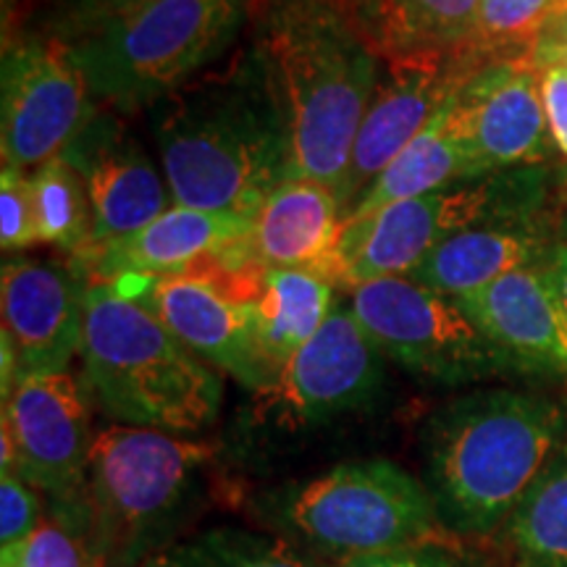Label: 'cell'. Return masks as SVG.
<instances>
[{"label":"cell","mask_w":567,"mask_h":567,"mask_svg":"<svg viewBox=\"0 0 567 567\" xmlns=\"http://www.w3.org/2000/svg\"><path fill=\"white\" fill-rule=\"evenodd\" d=\"M250 53L279 111L289 179L339 197L381 59L344 0H252Z\"/></svg>","instance_id":"obj_1"},{"label":"cell","mask_w":567,"mask_h":567,"mask_svg":"<svg viewBox=\"0 0 567 567\" xmlns=\"http://www.w3.org/2000/svg\"><path fill=\"white\" fill-rule=\"evenodd\" d=\"M161 168L176 205L255 218L289 179V151L252 53L153 105Z\"/></svg>","instance_id":"obj_2"},{"label":"cell","mask_w":567,"mask_h":567,"mask_svg":"<svg viewBox=\"0 0 567 567\" xmlns=\"http://www.w3.org/2000/svg\"><path fill=\"white\" fill-rule=\"evenodd\" d=\"M565 439V408L544 394L481 389L439 408L423 425L421 457L446 534L505 526Z\"/></svg>","instance_id":"obj_3"},{"label":"cell","mask_w":567,"mask_h":567,"mask_svg":"<svg viewBox=\"0 0 567 567\" xmlns=\"http://www.w3.org/2000/svg\"><path fill=\"white\" fill-rule=\"evenodd\" d=\"M80 354L92 402L122 425L193 434L221 408V379L111 284L87 281Z\"/></svg>","instance_id":"obj_4"},{"label":"cell","mask_w":567,"mask_h":567,"mask_svg":"<svg viewBox=\"0 0 567 567\" xmlns=\"http://www.w3.org/2000/svg\"><path fill=\"white\" fill-rule=\"evenodd\" d=\"M210 444L137 425H105L87 467L90 544L101 567H142L174 544L193 509Z\"/></svg>","instance_id":"obj_5"},{"label":"cell","mask_w":567,"mask_h":567,"mask_svg":"<svg viewBox=\"0 0 567 567\" xmlns=\"http://www.w3.org/2000/svg\"><path fill=\"white\" fill-rule=\"evenodd\" d=\"M250 9L252 0H145L66 45L95 101L137 111L226 53Z\"/></svg>","instance_id":"obj_6"},{"label":"cell","mask_w":567,"mask_h":567,"mask_svg":"<svg viewBox=\"0 0 567 567\" xmlns=\"http://www.w3.org/2000/svg\"><path fill=\"white\" fill-rule=\"evenodd\" d=\"M266 520L289 544L326 557L446 542L423 481L389 460L344 463L268 496Z\"/></svg>","instance_id":"obj_7"},{"label":"cell","mask_w":567,"mask_h":567,"mask_svg":"<svg viewBox=\"0 0 567 567\" xmlns=\"http://www.w3.org/2000/svg\"><path fill=\"white\" fill-rule=\"evenodd\" d=\"M547 200V172L538 166L488 174L457 187L413 197L342 224L337 287L408 276L439 243L484 224L538 218Z\"/></svg>","instance_id":"obj_8"},{"label":"cell","mask_w":567,"mask_h":567,"mask_svg":"<svg viewBox=\"0 0 567 567\" xmlns=\"http://www.w3.org/2000/svg\"><path fill=\"white\" fill-rule=\"evenodd\" d=\"M350 310L375 347L417 379L444 386L515 373L455 297L389 276L350 289Z\"/></svg>","instance_id":"obj_9"},{"label":"cell","mask_w":567,"mask_h":567,"mask_svg":"<svg viewBox=\"0 0 567 567\" xmlns=\"http://www.w3.org/2000/svg\"><path fill=\"white\" fill-rule=\"evenodd\" d=\"M95 118L90 84L66 42L24 32L6 38L0 63L3 166L40 168Z\"/></svg>","instance_id":"obj_10"},{"label":"cell","mask_w":567,"mask_h":567,"mask_svg":"<svg viewBox=\"0 0 567 567\" xmlns=\"http://www.w3.org/2000/svg\"><path fill=\"white\" fill-rule=\"evenodd\" d=\"M17 444V476L51 499V513L90 526L87 467L90 413L82 386L69 373L27 375L3 402V421Z\"/></svg>","instance_id":"obj_11"},{"label":"cell","mask_w":567,"mask_h":567,"mask_svg":"<svg viewBox=\"0 0 567 567\" xmlns=\"http://www.w3.org/2000/svg\"><path fill=\"white\" fill-rule=\"evenodd\" d=\"M384 384V352L350 310L337 302L318 334L260 389L258 413L284 425H316L368 408Z\"/></svg>","instance_id":"obj_12"},{"label":"cell","mask_w":567,"mask_h":567,"mask_svg":"<svg viewBox=\"0 0 567 567\" xmlns=\"http://www.w3.org/2000/svg\"><path fill=\"white\" fill-rule=\"evenodd\" d=\"M452 130L467 163V179L538 166L549 155L542 69L534 61L481 66L450 103Z\"/></svg>","instance_id":"obj_13"},{"label":"cell","mask_w":567,"mask_h":567,"mask_svg":"<svg viewBox=\"0 0 567 567\" xmlns=\"http://www.w3.org/2000/svg\"><path fill=\"white\" fill-rule=\"evenodd\" d=\"M481 66L486 63H481L471 51L384 61V71L354 137L350 168L339 189L342 221L365 189L379 179V174Z\"/></svg>","instance_id":"obj_14"},{"label":"cell","mask_w":567,"mask_h":567,"mask_svg":"<svg viewBox=\"0 0 567 567\" xmlns=\"http://www.w3.org/2000/svg\"><path fill=\"white\" fill-rule=\"evenodd\" d=\"M111 287L151 310L184 347L239 384L252 392L274 384L276 375L255 339L250 305L229 300L205 276L187 271L161 279H118Z\"/></svg>","instance_id":"obj_15"},{"label":"cell","mask_w":567,"mask_h":567,"mask_svg":"<svg viewBox=\"0 0 567 567\" xmlns=\"http://www.w3.org/2000/svg\"><path fill=\"white\" fill-rule=\"evenodd\" d=\"M84 289L76 268L11 258L0 271L3 334L27 375L66 373L84 339Z\"/></svg>","instance_id":"obj_16"},{"label":"cell","mask_w":567,"mask_h":567,"mask_svg":"<svg viewBox=\"0 0 567 567\" xmlns=\"http://www.w3.org/2000/svg\"><path fill=\"white\" fill-rule=\"evenodd\" d=\"M455 300L515 373L567 379V313L549 260Z\"/></svg>","instance_id":"obj_17"},{"label":"cell","mask_w":567,"mask_h":567,"mask_svg":"<svg viewBox=\"0 0 567 567\" xmlns=\"http://www.w3.org/2000/svg\"><path fill=\"white\" fill-rule=\"evenodd\" d=\"M82 174L92 210L90 247L140 231L168 210L166 176L113 116H95L63 153Z\"/></svg>","instance_id":"obj_18"},{"label":"cell","mask_w":567,"mask_h":567,"mask_svg":"<svg viewBox=\"0 0 567 567\" xmlns=\"http://www.w3.org/2000/svg\"><path fill=\"white\" fill-rule=\"evenodd\" d=\"M250 229L252 218L237 213L174 205L140 231L71 255V268H76L87 281L101 284L161 279V276L189 271L205 255L247 237Z\"/></svg>","instance_id":"obj_19"},{"label":"cell","mask_w":567,"mask_h":567,"mask_svg":"<svg viewBox=\"0 0 567 567\" xmlns=\"http://www.w3.org/2000/svg\"><path fill=\"white\" fill-rule=\"evenodd\" d=\"M342 205L331 187L313 179H284L260 205L247 250L264 268H300L337 284V243Z\"/></svg>","instance_id":"obj_20"},{"label":"cell","mask_w":567,"mask_h":567,"mask_svg":"<svg viewBox=\"0 0 567 567\" xmlns=\"http://www.w3.org/2000/svg\"><path fill=\"white\" fill-rule=\"evenodd\" d=\"M555 247L542 218L473 226L423 255L408 279L439 295L465 297L517 268L547 264Z\"/></svg>","instance_id":"obj_21"},{"label":"cell","mask_w":567,"mask_h":567,"mask_svg":"<svg viewBox=\"0 0 567 567\" xmlns=\"http://www.w3.org/2000/svg\"><path fill=\"white\" fill-rule=\"evenodd\" d=\"M381 61L460 55L476 38L481 0H344Z\"/></svg>","instance_id":"obj_22"},{"label":"cell","mask_w":567,"mask_h":567,"mask_svg":"<svg viewBox=\"0 0 567 567\" xmlns=\"http://www.w3.org/2000/svg\"><path fill=\"white\" fill-rule=\"evenodd\" d=\"M337 284L300 268H268L264 292L250 305L258 350L274 375L308 344L334 310ZM276 381V379H274Z\"/></svg>","instance_id":"obj_23"},{"label":"cell","mask_w":567,"mask_h":567,"mask_svg":"<svg viewBox=\"0 0 567 567\" xmlns=\"http://www.w3.org/2000/svg\"><path fill=\"white\" fill-rule=\"evenodd\" d=\"M452 97L439 109L436 116L423 126V132L410 142L405 151L379 174V179L347 213L344 221L363 218L368 213L386 208V205L439 193V189L452 187L455 182H467V163L450 118Z\"/></svg>","instance_id":"obj_24"},{"label":"cell","mask_w":567,"mask_h":567,"mask_svg":"<svg viewBox=\"0 0 567 567\" xmlns=\"http://www.w3.org/2000/svg\"><path fill=\"white\" fill-rule=\"evenodd\" d=\"M509 567H567V439L502 526Z\"/></svg>","instance_id":"obj_25"},{"label":"cell","mask_w":567,"mask_h":567,"mask_svg":"<svg viewBox=\"0 0 567 567\" xmlns=\"http://www.w3.org/2000/svg\"><path fill=\"white\" fill-rule=\"evenodd\" d=\"M142 567H313L281 536L237 526L200 530L168 544Z\"/></svg>","instance_id":"obj_26"},{"label":"cell","mask_w":567,"mask_h":567,"mask_svg":"<svg viewBox=\"0 0 567 567\" xmlns=\"http://www.w3.org/2000/svg\"><path fill=\"white\" fill-rule=\"evenodd\" d=\"M32 193L38 205L40 245H55L71 255L87 250L92 210L82 174L59 155L34 168Z\"/></svg>","instance_id":"obj_27"},{"label":"cell","mask_w":567,"mask_h":567,"mask_svg":"<svg viewBox=\"0 0 567 567\" xmlns=\"http://www.w3.org/2000/svg\"><path fill=\"white\" fill-rule=\"evenodd\" d=\"M563 0H481L471 53L481 63L534 61Z\"/></svg>","instance_id":"obj_28"},{"label":"cell","mask_w":567,"mask_h":567,"mask_svg":"<svg viewBox=\"0 0 567 567\" xmlns=\"http://www.w3.org/2000/svg\"><path fill=\"white\" fill-rule=\"evenodd\" d=\"M0 567H101V563L90 544V528L51 513L32 536L0 551Z\"/></svg>","instance_id":"obj_29"},{"label":"cell","mask_w":567,"mask_h":567,"mask_svg":"<svg viewBox=\"0 0 567 567\" xmlns=\"http://www.w3.org/2000/svg\"><path fill=\"white\" fill-rule=\"evenodd\" d=\"M145 0H30V24L38 34L74 42L124 17Z\"/></svg>","instance_id":"obj_30"},{"label":"cell","mask_w":567,"mask_h":567,"mask_svg":"<svg viewBox=\"0 0 567 567\" xmlns=\"http://www.w3.org/2000/svg\"><path fill=\"white\" fill-rule=\"evenodd\" d=\"M0 245L6 252L40 245L32 176L24 168L3 166L0 174Z\"/></svg>","instance_id":"obj_31"},{"label":"cell","mask_w":567,"mask_h":567,"mask_svg":"<svg viewBox=\"0 0 567 567\" xmlns=\"http://www.w3.org/2000/svg\"><path fill=\"white\" fill-rule=\"evenodd\" d=\"M42 523L40 492L19 476H0V551L13 549Z\"/></svg>","instance_id":"obj_32"},{"label":"cell","mask_w":567,"mask_h":567,"mask_svg":"<svg viewBox=\"0 0 567 567\" xmlns=\"http://www.w3.org/2000/svg\"><path fill=\"white\" fill-rule=\"evenodd\" d=\"M334 567H478L465 551L450 547L446 542H423L413 547H400L373 555H358Z\"/></svg>","instance_id":"obj_33"},{"label":"cell","mask_w":567,"mask_h":567,"mask_svg":"<svg viewBox=\"0 0 567 567\" xmlns=\"http://www.w3.org/2000/svg\"><path fill=\"white\" fill-rule=\"evenodd\" d=\"M538 69H542V101L547 111L551 145L567 158V66L565 63H547Z\"/></svg>","instance_id":"obj_34"},{"label":"cell","mask_w":567,"mask_h":567,"mask_svg":"<svg viewBox=\"0 0 567 567\" xmlns=\"http://www.w3.org/2000/svg\"><path fill=\"white\" fill-rule=\"evenodd\" d=\"M549 266H551V274H555L559 297H563L565 313H567V245L563 243V239H559L555 252H551Z\"/></svg>","instance_id":"obj_35"},{"label":"cell","mask_w":567,"mask_h":567,"mask_svg":"<svg viewBox=\"0 0 567 567\" xmlns=\"http://www.w3.org/2000/svg\"><path fill=\"white\" fill-rule=\"evenodd\" d=\"M542 42H551V45H567V0L559 3L555 19L549 21Z\"/></svg>","instance_id":"obj_36"},{"label":"cell","mask_w":567,"mask_h":567,"mask_svg":"<svg viewBox=\"0 0 567 567\" xmlns=\"http://www.w3.org/2000/svg\"><path fill=\"white\" fill-rule=\"evenodd\" d=\"M536 66H547V63H565L567 66V45H551V42H538L534 53Z\"/></svg>","instance_id":"obj_37"},{"label":"cell","mask_w":567,"mask_h":567,"mask_svg":"<svg viewBox=\"0 0 567 567\" xmlns=\"http://www.w3.org/2000/svg\"><path fill=\"white\" fill-rule=\"evenodd\" d=\"M19 6H21V0H0V9H3V34L6 38H9V34L13 32V27H17Z\"/></svg>","instance_id":"obj_38"},{"label":"cell","mask_w":567,"mask_h":567,"mask_svg":"<svg viewBox=\"0 0 567 567\" xmlns=\"http://www.w3.org/2000/svg\"><path fill=\"white\" fill-rule=\"evenodd\" d=\"M559 239L567 245V213L563 216V221H559Z\"/></svg>","instance_id":"obj_39"}]
</instances>
